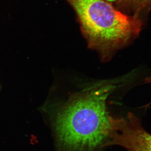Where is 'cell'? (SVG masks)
Returning <instances> with one entry per match:
<instances>
[{
	"mask_svg": "<svg viewBox=\"0 0 151 151\" xmlns=\"http://www.w3.org/2000/svg\"><path fill=\"white\" fill-rule=\"evenodd\" d=\"M118 82L99 83L76 95L55 120L61 151H96L106 147L113 116L107 110L108 97Z\"/></svg>",
	"mask_w": 151,
	"mask_h": 151,
	"instance_id": "cell-1",
	"label": "cell"
},
{
	"mask_svg": "<svg viewBox=\"0 0 151 151\" xmlns=\"http://www.w3.org/2000/svg\"><path fill=\"white\" fill-rule=\"evenodd\" d=\"M75 9L89 45L107 61L138 35L141 22L116 10L106 0H68Z\"/></svg>",
	"mask_w": 151,
	"mask_h": 151,
	"instance_id": "cell-2",
	"label": "cell"
},
{
	"mask_svg": "<svg viewBox=\"0 0 151 151\" xmlns=\"http://www.w3.org/2000/svg\"><path fill=\"white\" fill-rule=\"evenodd\" d=\"M118 145L127 151H151V134L143 129L138 118L131 112L126 118L112 117L106 146Z\"/></svg>",
	"mask_w": 151,
	"mask_h": 151,
	"instance_id": "cell-3",
	"label": "cell"
},
{
	"mask_svg": "<svg viewBox=\"0 0 151 151\" xmlns=\"http://www.w3.org/2000/svg\"><path fill=\"white\" fill-rule=\"evenodd\" d=\"M124 1L130 4L131 6L137 9V10L140 9L149 4L151 0H123Z\"/></svg>",
	"mask_w": 151,
	"mask_h": 151,
	"instance_id": "cell-4",
	"label": "cell"
},
{
	"mask_svg": "<svg viewBox=\"0 0 151 151\" xmlns=\"http://www.w3.org/2000/svg\"><path fill=\"white\" fill-rule=\"evenodd\" d=\"M145 82L146 83H151V77H149V78H147L145 80ZM151 104H149L148 105H147V106H148L149 105H151Z\"/></svg>",
	"mask_w": 151,
	"mask_h": 151,
	"instance_id": "cell-5",
	"label": "cell"
},
{
	"mask_svg": "<svg viewBox=\"0 0 151 151\" xmlns=\"http://www.w3.org/2000/svg\"><path fill=\"white\" fill-rule=\"evenodd\" d=\"M106 1H109V3H111V2H114V1H117V0H106Z\"/></svg>",
	"mask_w": 151,
	"mask_h": 151,
	"instance_id": "cell-6",
	"label": "cell"
}]
</instances>
